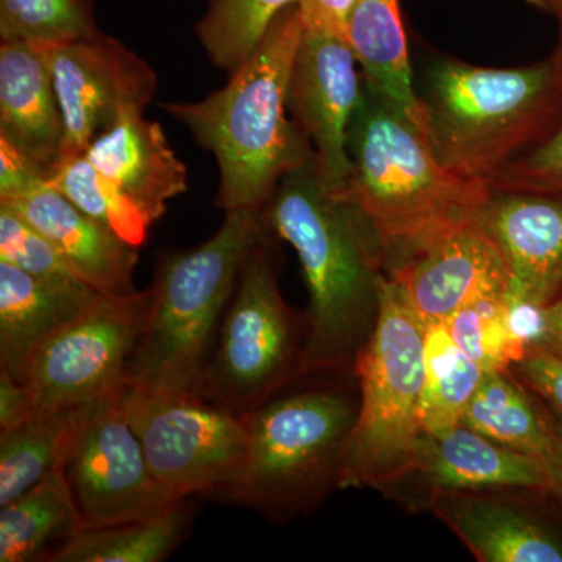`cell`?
<instances>
[{
    "mask_svg": "<svg viewBox=\"0 0 562 562\" xmlns=\"http://www.w3.org/2000/svg\"><path fill=\"white\" fill-rule=\"evenodd\" d=\"M543 303L505 294L506 324L514 341L525 351L547 347L550 338L549 310Z\"/></svg>",
    "mask_w": 562,
    "mask_h": 562,
    "instance_id": "obj_35",
    "label": "cell"
},
{
    "mask_svg": "<svg viewBox=\"0 0 562 562\" xmlns=\"http://www.w3.org/2000/svg\"><path fill=\"white\" fill-rule=\"evenodd\" d=\"M509 372L562 420V357L547 347L525 351Z\"/></svg>",
    "mask_w": 562,
    "mask_h": 562,
    "instance_id": "obj_34",
    "label": "cell"
},
{
    "mask_svg": "<svg viewBox=\"0 0 562 562\" xmlns=\"http://www.w3.org/2000/svg\"><path fill=\"white\" fill-rule=\"evenodd\" d=\"M90 405L35 408L20 424L0 431V506L61 468Z\"/></svg>",
    "mask_w": 562,
    "mask_h": 562,
    "instance_id": "obj_26",
    "label": "cell"
},
{
    "mask_svg": "<svg viewBox=\"0 0 562 562\" xmlns=\"http://www.w3.org/2000/svg\"><path fill=\"white\" fill-rule=\"evenodd\" d=\"M35 409L31 391L21 380L0 369V431L9 430Z\"/></svg>",
    "mask_w": 562,
    "mask_h": 562,
    "instance_id": "obj_38",
    "label": "cell"
},
{
    "mask_svg": "<svg viewBox=\"0 0 562 562\" xmlns=\"http://www.w3.org/2000/svg\"><path fill=\"white\" fill-rule=\"evenodd\" d=\"M425 325L483 295L506 294L509 268L483 217L439 239L391 273Z\"/></svg>",
    "mask_w": 562,
    "mask_h": 562,
    "instance_id": "obj_16",
    "label": "cell"
},
{
    "mask_svg": "<svg viewBox=\"0 0 562 562\" xmlns=\"http://www.w3.org/2000/svg\"><path fill=\"white\" fill-rule=\"evenodd\" d=\"M0 136L49 176L60 165L65 121L49 66L35 43H0Z\"/></svg>",
    "mask_w": 562,
    "mask_h": 562,
    "instance_id": "obj_21",
    "label": "cell"
},
{
    "mask_svg": "<svg viewBox=\"0 0 562 562\" xmlns=\"http://www.w3.org/2000/svg\"><path fill=\"white\" fill-rule=\"evenodd\" d=\"M302 0H210L195 35L216 68L238 69L265 38L276 18Z\"/></svg>",
    "mask_w": 562,
    "mask_h": 562,
    "instance_id": "obj_29",
    "label": "cell"
},
{
    "mask_svg": "<svg viewBox=\"0 0 562 562\" xmlns=\"http://www.w3.org/2000/svg\"><path fill=\"white\" fill-rule=\"evenodd\" d=\"M491 190L562 199V121L541 143L509 161L492 179Z\"/></svg>",
    "mask_w": 562,
    "mask_h": 562,
    "instance_id": "obj_33",
    "label": "cell"
},
{
    "mask_svg": "<svg viewBox=\"0 0 562 562\" xmlns=\"http://www.w3.org/2000/svg\"><path fill=\"white\" fill-rule=\"evenodd\" d=\"M360 412L355 371L303 375L241 414L247 447L211 497L288 524L339 490Z\"/></svg>",
    "mask_w": 562,
    "mask_h": 562,
    "instance_id": "obj_4",
    "label": "cell"
},
{
    "mask_svg": "<svg viewBox=\"0 0 562 562\" xmlns=\"http://www.w3.org/2000/svg\"><path fill=\"white\" fill-rule=\"evenodd\" d=\"M271 235L261 211H227L209 241L190 250L162 251L125 383L146 390H198L244 261Z\"/></svg>",
    "mask_w": 562,
    "mask_h": 562,
    "instance_id": "obj_6",
    "label": "cell"
},
{
    "mask_svg": "<svg viewBox=\"0 0 562 562\" xmlns=\"http://www.w3.org/2000/svg\"><path fill=\"white\" fill-rule=\"evenodd\" d=\"M357 65L346 40L305 27L288 91V109L312 144L322 187L335 195L350 180L347 135L362 92Z\"/></svg>",
    "mask_w": 562,
    "mask_h": 562,
    "instance_id": "obj_13",
    "label": "cell"
},
{
    "mask_svg": "<svg viewBox=\"0 0 562 562\" xmlns=\"http://www.w3.org/2000/svg\"><path fill=\"white\" fill-rule=\"evenodd\" d=\"M120 398L151 475L173 501L213 495L246 452L241 416L198 392L125 383Z\"/></svg>",
    "mask_w": 562,
    "mask_h": 562,
    "instance_id": "obj_9",
    "label": "cell"
},
{
    "mask_svg": "<svg viewBox=\"0 0 562 562\" xmlns=\"http://www.w3.org/2000/svg\"><path fill=\"white\" fill-rule=\"evenodd\" d=\"M261 213L297 254L308 291L303 375L353 371L375 331L387 279L371 222L349 199L325 191L314 160L284 176Z\"/></svg>",
    "mask_w": 562,
    "mask_h": 562,
    "instance_id": "obj_1",
    "label": "cell"
},
{
    "mask_svg": "<svg viewBox=\"0 0 562 562\" xmlns=\"http://www.w3.org/2000/svg\"><path fill=\"white\" fill-rule=\"evenodd\" d=\"M347 43L361 66L362 79L425 135L424 106L414 90L401 0H353Z\"/></svg>",
    "mask_w": 562,
    "mask_h": 562,
    "instance_id": "obj_22",
    "label": "cell"
},
{
    "mask_svg": "<svg viewBox=\"0 0 562 562\" xmlns=\"http://www.w3.org/2000/svg\"><path fill=\"white\" fill-rule=\"evenodd\" d=\"M35 44L49 66L65 121L63 158L83 154L124 111H144L154 101L157 74L120 40L101 32Z\"/></svg>",
    "mask_w": 562,
    "mask_h": 562,
    "instance_id": "obj_12",
    "label": "cell"
},
{
    "mask_svg": "<svg viewBox=\"0 0 562 562\" xmlns=\"http://www.w3.org/2000/svg\"><path fill=\"white\" fill-rule=\"evenodd\" d=\"M549 310L550 338L547 349L562 357V294L547 306Z\"/></svg>",
    "mask_w": 562,
    "mask_h": 562,
    "instance_id": "obj_39",
    "label": "cell"
},
{
    "mask_svg": "<svg viewBox=\"0 0 562 562\" xmlns=\"http://www.w3.org/2000/svg\"><path fill=\"white\" fill-rule=\"evenodd\" d=\"M527 2L547 11V13L553 14L557 20L562 14V0H527Z\"/></svg>",
    "mask_w": 562,
    "mask_h": 562,
    "instance_id": "obj_41",
    "label": "cell"
},
{
    "mask_svg": "<svg viewBox=\"0 0 562 562\" xmlns=\"http://www.w3.org/2000/svg\"><path fill=\"white\" fill-rule=\"evenodd\" d=\"M121 391L88 406L63 461L85 528L143 519L177 502L151 475Z\"/></svg>",
    "mask_w": 562,
    "mask_h": 562,
    "instance_id": "obj_11",
    "label": "cell"
},
{
    "mask_svg": "<svg viewBox=\"0 0 562 562\" xmlns=\"http://www.w3.org/2000/svg\"><path fill=\"white\" fill-rule=\"evenodd\" d=\"M63 469L0 506V562L49 560L66 539L83 530Z\"/></svg>",
    "mask_w": 562,
    "mask_h": 562,
    "instance_id": "obj_24",
    "label": "cell"
},
{
    "mask_svg": "<svg viewBox=\"0 0 562 562\" xmlns=\"http://www.w3.org/2000/svg\"><path fill=\"white\" fill-rule=\"evenodd\" d=\"M428 512L479 562H562V497L553 490L443 492Z\"/></svg>",
    "mask_w": 562,
    "mask_h": 562,
    "instance_id": "obj_14",
    "label": "cell"
},
{
    "mask_svg": "<svg viewBox=\"0 0 562 562\" xmlns=\"http://www.w3.org/2000/svg\"><path fill=\"white\" fill-rule=\"evenodd\" d=\"M49 172L0 136V201L16 198L49 181Z\"/></svg>",
    "mask_w": 562,
    "mask_h": 562,
    "instance_id": "obj_36",
    "label": "cell"
},
{
    "mask_svg": "<svg viewBox=\"0 0 562 562\" xmlns=\"http://www.w3.org/2000/svg\"><path fill=\"white\" fill-rule=\"evenodd\" d=\"M191 498L161 512L109 527L83 528L66 539L47 562H160L168 560L190 532Z\"/></svg>",
    "mask_w": 562,
    "mask_h": 562,
    "instance_id": "obj_25",
    "label": "cell"
},
{
    "mask_svg": "<svg viewBox=\"0 0 562 562\" xmlns=\"http://www.w3.org/2000/svg\"><path fill=\"white\" fill-rule=\"evenodd\" d=\"M150 291L101 294L25 366L35 408H76L121 391L149 313Z\"/></svg>",
    "mask_w": 562,
    "mask_h": 562,
    "instance_id": "obj_10",
    "label": "cell"
},
{
    "mask_svg": "<svg viewBox=\"0 0 562 562\" xmlns=\"http://www.w3.org/2000/svg\"><path fill=\"white\" fill-rule=\"evenodd\" d=\"M424 362L422 425L439 436L460 425L486 371L458 349L443 322L425 325Z\"/></svg>",
    "mask_w": 562,
    "mask_h": 562,
    "instance_id": "obj_27",
    "label": "cell"
},
{
    "mask_svg": "<svg viewBox=\"0 0 562 562\" xmlns=\"http://www.w3.org/2000/svg\"><path fill=\"white\" fill-rule=\"evenodd\" d=\"M99 33L92 0H0V41L63 43Z\"/></svg>",
    "mask_w": 562,
    "mask_h": 562,
    "instance_id": "obj_30",
    "label": "cell"
},
{
    "mask_svg": "<svg viewBox=\"0 0 562 562\" xmlns=\"http://www.w3.org/2000/svg\"><path fill=\"white\" fill-rule=\"evenodd\" d=\"M347 150L351 173L341 195L371 222L382 243L386 276L482 220L490 202V184L449 171L424 133L364 79Z\"/></svg>",
    "mask_w": 562,
    "mask_h": 562,
    "instance_id": "obj_3",
    "label": "cell"
},
{
    "mask_svg": "<svg viewBox=\"0 0 562 562\" xmlns=\"http://www.w3.org/2000/svg\"><path fill=\"white\" fill-rule=\"evenodd\" d=\"M558 25H560V38H558V43H562V14L558 18Z\"/></svg>",
    "mask_w": 562,
    "mask_h": 562,
    "instance_id": "obj_43",
    "label": "cell"
},
{
    "mask_svg": "<svg viewBox=\"0 0 562 562\" xmlns=\"http://www.w3.org/2000/svg\"><path fill=\"white\" fill-rule=\"evenodd\" d=\"M458 349L484 371H503L524 357L506 324L505 294L473 299L447 317Z\"/></svg>",
    "mask_w": 562,
    "mask_h": 562,
    "instance_id": "obj_31",
    "label": "cell"
},
{
    "mask_svg": "<svg viewBox=\"0 0 562 562\" xmlns=\"http://www.w3.org/2000/svg\"><path fill=\"white\" fill-rule=\"evenodd\" d=\"M501 487L554 491L552 469L460 424L443 435L425 432L412 462L380 494L406 512L420 513L443 492Z\"/></svg>",
    "mask_w": 562,
    "mask_h": 562,
    "instance_id": "obj_15",
    "label": "cell"
},
{
    "mask_svg": "<svg viewBox=\"0 0 562 562\" xmlns=\"http://www.w3.org/2000/svg\"><path fill=\"white\" fill-rule=\"evenodd\" d=\"M83 154L151 224L165 216L169 201L188 190L187 166L166 139L160 122L146 120L144 111H124Z\"/></svg>",
    "mask_w": 562,
    "mask_h": 562,
    "instance_id": "obj_19",
    "label": "cell"
},
{
    "mask_svg": "<svg viewBox=\"0 0 562 562\" xmlns=\"http://www.w3.org/2000/svg\"><path fill=\"white\" fill-rule=\"evenodd\" d=\"M0 261L36 277L81 281L47 236L3 205H0Z\"/></svg>",
    "mask_w": 562,
    "mask_h": 562,
    "instance_id": "obj_32",
    "label": "cell"
},
{
    "mask_svg": "<svg viewBox=\"0 0 562 562\" xmlns=\"http://www.w3.org/2000/svg\"><path fill=\"white\" fill-rule=\"evenodd\" d=\"M305 33L301 3L280 13L221 90L199 102L162 103L220 166L216 209L262 211L281 179L314 160L292 121L288 91Z\"/></svg>",
    "mask_w": 562,
    "mask_h": 562,
    "instance_id": "obj_2",
    "label": "cell"
},
{
    "mask_svg": "<svg viewBox=\"0 0 562 562\" xmlns=\"http://www.w3.org/2000/svg\"><path fill=\"white\" fill-rule=\"evenodd\" d=\"M509 268L506 295L549 305L562 294V199L492 191L483 214Z\"/></svg>",
    "mask_w": 562,
    "mask_h": 562,
    "instance_id": "obj_17",
    "label": "cell"
},
{
    "mask_svg": "<svg viewBox=\"0 0 562 562\" xmlns=\"http://www.w3.org/2000/svg\"><path fill=\"white\" fill-rule=\"evenodd\" d=\"M0 205L16 211L60 250L74 273L105 295L138 291L133 283L138 249L77 209L49 183L3 199Z\"/></svg>",
    "mask_w": 562,
    "mask_h": 562,
    "instance_id": "obj_18",
    "label": "cell"
},
{
    "mask_svg": "<svg viewBox=\"0 0 562 562\" xmlns=\"http://www.w3.org/2000/svg\"><path fill=\"white\" fill-rule=\"evenodd\" d=\"M425 138L432 154L462 179L491 181L562 121V63L513 69L480 68L442 58L428 70Z\"/></svg>",
    "mask_w": 562,
    "mask_h": 562,
    "instance_id": "obj_5",
    "label": "cell"
},
{
    "mask_svg": "<svg viewBox=\"0 0 562 562\" xmlns=\"http://www.w3.org/2000/svg\"><path fill=\"white\" fill-rule=\"evenodd\" d=\"M554 432H557V457H554L552 473L554 492L562 497V420L553 416Z\"/></svg>",
    "mask_w": 562,
    "mask_h": 562,
    "instance_id": "obj_40",
    "label": "cell"
},
{
    "mask_svg": "<svg viewBox=\"0 0 562 562\" xmlns=\"http://www.w3.org/2000/svg\"><path fill=\"white\" fill-rule=\"evenodd\" d=\"M99 295L83 281L36 277L0 261V369L20 380L33 355Z\"/></svg>",
    "mask_w": 562,
    "mask_h": 562,
    "instance_id": "obj_20",
    "label": "cell"
},
{
    "mask_svg": "<svg viewBox=\"0 0 562 562\" xmlns=\"http://www.w3.org/2000/svg\"><path fill=\"white\" fill-rule=\"evenodd\" d=\"M353 0H302L305 27L347 41V18Z\"/></svg>",
    "mask_w": 562,
    "mask_h": 562,
    "instance_id": "obj_37",
    "label": "cell"
},
{
    "mask_svg": "<svg viewBox=\"0 0 562 562\" xmlns=\"http://www.w3.org/2000/svg\"><path fill=\"white\" fill-rule=\"evenodd\" d=\"M47 183L136 249L147 241L151 227L149 217L85 154L63 158Z\"/></svg>",
    "mask_w": 562,
    "mask_h": 562,
    "instance_id": "obj_28",
    "label": "cell"
},
{
    "mask_svg": "<svg viewBox=\"0 0 562 562\" xmlns=\"http://www.w3.org/2000/svg\"><path fill=\"white\" fill-rule=\"evenodd\" d=\"M425 324L401 284L387 277L375 331L355 362L360 412L339 490L382 492L412 462L422 436Z\"/></svg>",
    "mask_w": 562,
    "mask_h": 562,
    "instance_id": "obj_7",
    "label": "cell"
},
{
    "mask_svg": "<svg viewBox=\"0 0 562 562\" xmlns=\"http://www.w3.org/2000/svg\"><path fill=\"white\" fill-rule=\"evenodd\" d=\"M273 238L247 255L195 390L239 416L303 376L305 322L281 294Z\"/></svg>",
    "mask_w": 562,
    "mask_h": 562,
    "instance_id": "obj_8",
    "label": "cell"
},
{
    "mask_svg": "<svg viewBox=\"0 0 562 562\" xmlns=\"http://www.w3.org/2000/svg\"><path fill=\"white\" fill-rule=\"evenodd\" d=\"M460 424L506 449L553 468L557 457L553 414L509 369L484 373Z\"/></svg>",
    "mask_w": 562,
    "mask_h": 562,
    "instance_id": "obj_23",
    "label": "cell"
},
{
    "mask_svg": "<svg viewBox=\"0 0 562 562\" xmlns=\"http://www.w3.org/2000/svg\"><path fill=\"white\" fill-rule=\"evenodd\" d=\"M553 55L562 63V43L557 44V49L553 50Z\"/></svg>",
    "mask_w": 562,
    "mask_h": 562,
    "instance_id": "obj_42",
    "label": "cell"
}]
</instances>
